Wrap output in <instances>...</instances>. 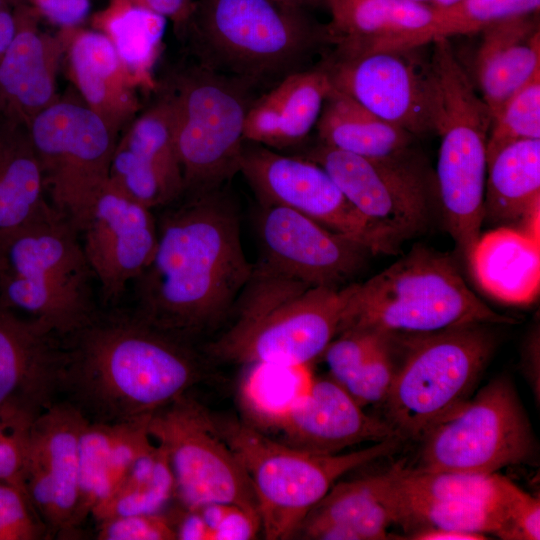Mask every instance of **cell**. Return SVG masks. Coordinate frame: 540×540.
Instances as JSON below:
<instances>
[{"label":"cell","instance_id":"obj_1","mask_svg":"<svg viewBox=\"0 0 540 540\" xmlns=\"http://www.w3.org/2000/svg\"><path fill=\"white\" fill-rule=\"evenodd\" d=\"M223 188L182 196L163 213L153 257L132 283L133 311L187 340L230 314L255 267L243 250L238 208Z\"/></svg>","mask_w":540,"mask_h":540},{"label":"cell","instance_id":"obj_2","mask_svg":"<svg viewBox=\"0 0 540 540\" xmlns=\"http://www.w3.org/2000/svg\"><path fill=\"white\" fill-rule=\"evenodd\" d=\"M62 339L60 392L94 421L150 417L202 376L200 358L187 339L134 311L97 310L87 324Z\"/></svg>","mask_w":540,"mask_h":540},{"label":"cell","instance_id":"obj_3","mask_svg":"<svg viewBox=\"0 0 540 540\" xmlns=\"http://www.w3.org/2000/svg\"><path fill=\"white\" fill-rule=\"evenodd\" d=\"M182 39L196 62L254 87L304 70L329 45L307 10L275 0H194Z\"/></svg>","mask_w":540,"mask_h":540},{"label":"cell","instance_id":"obj_4","mask_svg":"<svg viewBox=\"0 0 540 540\" xmlns=\"http://www.w3.org/2000/svg\"><path fill=\"white\" fill-rule=\"evenodd\" d=\"M346 286H313L261 263L240 294L232 325L205 346L220 362L311 364L338 333Z\"/></svg>","mask_w":540,"mask_h":540},{"label":"cell","instance_id":"obj_5","mask_svg":"<svg viewBox=\"0 0 540 540\" xmlns=\"http://www.w3.org/2000/svg\"><path fill=\"white\" fill-rule=\"evenodd\" d=\"M338 333L424 334L469 324H513L467 286L446 254L417 245L362 283L346 286Z\"/></svg>","mask_w":540,"mask_h":540},{"label":"cell","instance_id":"obj_6","mask_svg":"<svg viewBox=\"0 0 540 540\" xmlns=\"http://www.w3.org/2000/svg\"><path fill=\"white\" fill-rule=\"evenodd\" d=\"M253 486L263 536L294 537L309 511L346 473L396 453L402 438H390L345 454H317L276 441L253 425L212 414Z\"/></svg>","mask_w":540,"mask_h":540},{"label":"cell","instance_id":"obj_7","mask_svg":"<svg viewBox=\"0 0 540 540\" xmlns=\"http://www.w3.org/2000/svg\"><path fill=\"white\" fill-rule=\"evenodd\" d=\"M79 233L54 207L0 244V305L45 323L61 337L97 312L92 270Z\"/></svg>","mask_w":540,"mask_h":540},{"label":"cell","instance_id":"obj_8","mask_svg":"<svg viewBox=\"0 0 540 540\" xmlns=\"http://www.w3.org/2000/svg\"><path fill=\"white\" fill-rule=\"evenodd\" d=\"M494 326L393 334L405 353L382 405L385 421L404 440L420 441L471 397L497 345Z\"/></svg>","mask_w":540,"mask_h":540},{"label":"cell","instance_id":"obj_9","mask_svg":"<svg viewBox=\"0 0 540 540\" xmlns=\"http://www.w3.org/2000/svg\"><path fill=\"white\" fill-rule=\"evenodd\" d=\"M440 136L437 186L447 229L467 259L481 236L492 115L458 61L448 38L432 41Z\"/></svg>","mask_w":540,"mask_h":540},{"label":"cell","instance_id":"obj_10","mask_svg":"<svg viewBox=\"0 0 540 540\" xmlns=\"http://www.w3.org/2000/svg\"><path fill=\"white\" fill-rule=\"evenodd\" d=\"M158 87L173 110L183 196L224 187L239 172L254 86L195 61L176 69Z\"/></svg>","mask_w":540,"mask_h":540},{"label":"cell","instance_id":"obj_11","mask_svg":"<svg viewBox=\"0 0 540 540\" xmlns=\"http://www.w3.org/2000/svg\"><path fill=\"white\" fill-rule=\"evenodd\" d=\"M415 471L495 473L535 463L538 445L510 377L498 376L420 440Z\"/></svg>","mask_w":540,"mask_h":540},{"label":"cell","instance_id":"obj_12","mask_svg":"<svg viewBox=\"0 0 540 540\" xmlns=\"http://www.w3.org/2000/svg\"><path fill=\"white\" fill-rule=\"evenodd\" d=\"M48 200L79 231L108 181L119 136L83 101L60 97L28 126Z\"/></svg>","mask_w":540,"mask_h":540},{"label":"cell","instance_id":"obj_13","mask_svg":"<svg viewBox=\"0 0 540 540\" xmlns=\"http://www.w3.org/2000/svg\"><path fill=\"white\" fill-rule=\"evenodd\" d=\"M148 433L163 448L185 509L225 503L259 514L251 481L210 413L187 393L154 412Z\"/></svg>","mask_w":540,"mask_h":540},{"label":"cell","instance_id":"obj_14","mask_svg":"<svg viewBox=\"0 0 540 540\" xmlns=\"http://www.w3.org/2000/svg\"><path fill=\"white\" fill-rule=\"evenodd\" d=\"M304 157L331 176L394 252L426 229L430 217L428 184L411 154L369 159L319 143Z\"/></svg>","mask_w":540,"mask_h":540},{"label":"cell","instance_id":"obj_15","mask_svg":"<svg viewBox=\"0 0 540 540\" xmlns=\"http://www.w3.org/2000/svg\"><path fill=\"white\" fill-rule=\"evenodd\" d=\"M417 48L379 50L354 56L326 55L318 64L332 87L382 120L413 136L435 133L438 92L429 62Z\"/></svg>","mask_w":540,"mask_h":540},{"label":"cell","instance_id":"obj_16","mask_svg":"<svg viewBox=\"0 0 540 540\" xmlns=\"http://www.w3.org/2000/svg\"><path fill=\"white\" fill-rule=\"evenodd\" d=\"M239 172L261 203L295 210L361 244L372 254L394 253L331 176L314 161L279 154L260 144L246 146L244 143Z\"/></svg>","mask_w":540,"mask_h":540},{"label":"cell","instance_id":"obj_17","mask_svg":"<svg viewBox=\"0 0 540 540\" xmlns=\"http://www.w3.org/2000/svg\"><path fill=\"white\" fill-rule=\"evenodd\" d=\"M87 421L71 402H54L31 426L21 484L50 535L77 528L79 440Z\"/></svg>","mask_w":540,"mask_h":540},{"label":"cell","instance_id":"obj_18","mask_svg":"<svg viewBox=\"0 0 540 540\" xmlns=\"http://www.w3.org/2000/svg\"><path fill=\"white\" fill-rule=\"evenodd\" d=\"M78 233L104 302L116 303L151 261L158 224L152 209L107 181Z\"/></svg>","mask_w":540,"mask_h":540},{"label":"cell","instance_id":"obj_19","mask_svg":"<svg viewBox=\"0 0 540 540\" xmlns=\"http://www.w3.org/2000/svg\"><path fill=\"white\" fill-rule=\"evenodd\" d=\"M257 230L269 269L313 286L341 288L364 266L361 244L290 208L261 203Z\"/></svg>","mask_w":540,"mask_h":540},{"label":"cell","instance_id":"obj_20","mask_svg":"<svg viewBox=\"0 0 540 540\" xmlns=\"http://www.w3.org/2000/svg\"><path fill=\"white\" fill-rule=\"evenodd\" d=\"M63 339L42 321L0 305V412L36 418L60 392Z\"/></svg>","mask_w":540,"mask_h":540},{"label":"cell","instance_id":"obj_21","mask_svg":"<svg viewBox=\"0 0 540 540\" xmlns=\"http://www.w3.org/2000/svg\"><path fill=\"white\" fill-rule=\"evenodd\" d=\"M16 31L0 59V116L27 127L55 103L57 72L69 43V28L51 35L25 1H15Z\"/></svg>","mask_w":540,"mask_h":540},{"label":"cell","instance_id":"obj_22","mask_svg":"<svg viewBox=\"0 0 540 540\" xmlns=\"http://www.w3.org/2000/svg\"><path fill=\"white\" fill-rule=\"evenodd\" d=\"M277 430L283 442L317 454H337L363 442L402 438L385 420L366 414L331 377L315 378Z\"/></svg>","mask_w":540,"mask_h":540},{"label":"cell","instance_id":"obj_23","mask_svg":"<svg viewBox=\"0 0 540 540\" xmlns=\"http://www.w3.org/2000/svg\"><path fill=\"white\" fill-rule=\"evenodd\" d=\"M326 6L333 55L411 49L430 42L432 7L408 0H327Z\"/></svg>","mask_w":540,"mask_h":540},{"label":"cell","instance_id":"obj_24","mask_svg":"<svg viewBox=\"0 0 540 540\" xmlns=\"http://www.w3.org/2000/svg\"><path fill=\"white\" fill-rule=\"evenodd\" d=\"M66 54L83 102L120 136L139 113L140 103L110 40L95 29L71 27Z\"/></svg>","mask_w":540,"mask_h":540},{"label":"cell","instance_id":"obj_25","mask_svg":"<svg viewBox=\"0 0 540 540\" xmlns=\"http://www.w3.org/2000/svg\"><path fill=\"white\" fill-rule=\"evenodd\" d=\"M331 89L319 65L286 76L250 106L244 140L276 148L301 142L317 124Z\"/></svg>","mask_w":540,"mask_h":540},{"label":"cell","instance_id":"obj_26","mask_svg":"<svg viewBox=\"0 0 540 540\" xmlns=\"http://www.w3.org/2000/svg\"><path fill=\"white\" fill-rule=\"evenodd\" d=\"M539 12L485 27L475 70L482 99L492 119L504 103L540 71Z\"/></svg>","mask_w":540,"mask_h":540},{"label":"cell","instance_id":"obj_27","mask_svg":"<svg viewBox=\"0 0 540 540\" xmlns=\"http://www.w3.org/2000/svg\"><path fill=\"white\" fill-rule=\"evenodd\" d=\"M394 524L383 473L334 484L309 511L293 538L316 540L390 539Z\"/></svg>","mask_w":540,"mask_h":540},{"label":"cell","instance_id":"obj_28","mask_svg":"<svg viewBox=\"0 0 540 540\" xmlns=\"http://www.w3.org/2000/svg\"><path fill=\"white\" fill-rule=\"evenodd\" d=\"M480 288L511 305L534 302L540 288L539 239L509 226L481 234L466 259Z\"/></svg>","mask_w":540,"mask_h":540},{"label":"cell","instance_id":"obj_29","mask_svg":"<svg viewBox=\"0 0 540 540\" xmlns=\"http://www.w3.org/2000/svg\"><path fill=\"white\" fill-rule=\"evenodd\" d=\"M486 174L484 220L520 223V230L539 239L540 139L506 145L487 162Z\"/></svg>","mask_w":540,"mask_h":540},{"label":"cell","instance_id":"obj_30","mask_svg":"<svg viewBox=\"0 0 540 540\" xmlns=\"http://www.w3.org/2000/svg\"><path fill=\"white\" fill-rule=\"evenodd\" d=\"M52 207L28 127L0 116V244Z\"/></svg>","mask_w":540,"mask_h":540},{"label":"cell","instance_id":"obj_31","mask_svg":"<svg viewBox=\"0 0 540 540\" xmlns=\"http://www.w3.org/2000/svg\"><path fill=\"white\" fill-rule=\"evenodd\" d=\"M316 125L320 143L369 159L409 155L416 138L333 87Z\"/></svg>","mask_w":540,"mask_h":540},{"label":"cell","instance_id":"obj_32","mask_svg":"<svg viewBox=\"0 0 540 540\" xmlns=\"http://www.w3.org/2000/svg\"><path fill=\"white\" fill-rule=\"evenodd\" d=\"M383 478L385 498L394 524L402 526L407 534L443 528L503 536L509 508L410 493L395 483L390 470L383 473Z\"/></svg>","mask_w":540,"mask_h":540},{"label":"cell","instance_id":"obj_33","mask_svg":"<svg viewBox=\"0 0 540 540\" xmlns=\"http://www.w3.org/2000/svg\"><path fill=\"white\" fill-rule=\"evenodd\" d=\"M167 19L130 0H110L93 17V27L113 45L137 87L155 89L153 67L158 58Z\"/></svg>","mask_w":540,"mask_h":540},{"label":"cell","instance_id":"obj_34","mask_svg":"<svg viewBox=\"0 0 540 540\" xmlns=\"http://www.w3.org/2000/svg\"><path fill=\"white\" fill-rule=\"evenodd\" d=\"M247 367L239 399L251 425L275 429L307 395L315 379L311 364L257 362Z\"/></svg>","mask_w":540,"mask_h":540},{"label":"cell","instance_id":"obj_35","mask_svg":"<svg viewBox=\"0 0 540 540\" xmlns=\"http://www.w3.org/2000/svg\"><path fill=\"white\" fill-rule=\"evenodd\" d=\"M173 495L175 483L168 458L163 448L153 442L91 515L100 522L117 516L161 513Z\"/></svg>","mask_w":540,"mask_h":540},{"label":"cell","instance_id":"obj_36","mask_svg":"<svg viewBox=\"0 0 540 540\" xmlns=\"http://www.w3.org/2000/svg\"><path fill=\"white\" fill-rule=\"evenodd\" d=\"M395 483L417 495L509 508L519 487L500 474L415 471L396 465Z\"/></svg>","mask_w":540,"mask_h":540},{"label":"cell","instance_id":"obj_37","mask_svg":"<svg viewBox=\"0 0 540 540\" xmlns=\"http://www.w3.org/2000/svg\"><path fill=\"white\" fill-rule=\"evenodd\" d=\"M118 140L154 168L181 198L184 193L178 158L174 115L167 95L159 90L156 100L138 113Z\"/></svg>","mask_w":540,"mask_h":540},{"label":"cell","instance_id":"obj_38","mask_svg":"<svg viewBox=\"0 0 540 540\" xmlns=\"http://www.w3.org/2000/svg\"><path fill=\"white\" fill-rule=\"evenodd\" d=\"M125 422L88 421L79 440V501L77 527L107 494V475L113 448Z\"/></svg>","mask_w":540,"mask_h":540},{"label":"cell","instance_id":"obj_39","mask_svg":"<svg viewBox=\"0 0 540 540\" xmlns=\"http://www.w3.org/2000/svg\"><path fill=\"white\" fill-rule=\"evenodd\" d=\"M540 0H460L432 7L430 42L453 35L471 34L511 17L539 12Z\"/></svg>","mask_w":540,"mask_h":540},{"label":"cell","instance_id":"obj_40","mask_svg":"<svg viewBox=\"0 0 540 540\" xmlns=\"http://www.w3.org/2000/svg\"><path fill=\"white\" fill-rule=\"evenodd\" d=\"M524 139H540V71L518 89L492 119L487 162L506 145Z\"/></svg>","mask_w":540,"mask_h":540},{"label":"cell","instance_id":"obj_41","mask_svg":"<svg viewBox=\"0 0 540 540\" xmlns=\"http://www.w3.org/2000/svg\"><path fill=\"white\" fill-rule=\"evenodd\" d=\"M395 370L392 335L384 333L358 373L344 388L363 408L371 404H383Z\"/></svg>","mask_w":540,"mask_h":540},{"label":"cell","instance_id":"obj_42","mask_svg":"<svg viewBox=\"0 0 540 540\" xmlns=\"http://www.w3.org/2000/svg\"><path fill=\"white\" fill-rule=\"evenodd\" d=\"M49 535L23 486L0 479V540H38Z\"/></svg>","mask_w":540,"mask_h":540},{"label":"cell","instance_id":"obj_43","mask_svg":"<svg viewBox=\"0 0 540 540\" xmlns=\"http://www.w3.org/2000/svg\"><path fill=\"white\" fill-rule=\"evenodd\" d=\"M383 334L346 330L336 335L322 354L330 377L345 387L358 373Z\"/></svg>","mask_w":540,"mask_h":540},{"label":"cell","instance_id":"obj_44","mask_svg":"<svg viewBox=\"0 0 540 540\" xmlns=\"http://www.w3.org/2000/svg\"><path fill=\"white\" fill-rule=\"evenodd\" d=\"M35 419L17 413L0 412V479L21 484L30 430Z\"/></svg>","mask_w":540,"mask_h":540},{"label":"cell","instance_id":"obj_45","mask_svg":"<svg viewBox=\"0 0 540 540\" xmlns=\"http://www.w3.org/2000/svg\"><path fill=\"white\" fill-rule=\"evenodd\" d=\"M99 540H175L173 522L161 513L117 516L98 522Z\"/></svg>","mask_w":540,"mask_h":540},{"label":"cell","instance_id":"obj_46","mask_svg":"<svg viewBox=\"0 0 540 540\" xmlns=\"http://www.w3.org/2000/svg\"><path fill=\"white\" fill-rule=\"evenodd\" d=\"M540 501L519 488L508 510L505 540H539Z\"/></svg>","mask_w":540,"mask_h":540},{"label":"cell","instance_id":"obj_47","mask_svg":"<svg viewBox=\"0 0 540 540\" xmlns=\"http://www.w3.org/2000/svg\"><path fill=\"white\" fill-rule=\"evenodd\" d=\"M41 18L60 28L79 26L89 15L92 0H23Z\"/></svg>","mask_w":540,"mask_h":540},{"label":"cell","instance_id":"obj_48","mask_svg":"<svg viewBox=\"0 0 540 540\" xmlns=\"http://www.w3.org/2000/svg\"><path fill=\"white\" fill-rule=\"evenodd\" d=\"M261 530L260 516L237 505L229 504L212 532V540H249Z\"/></svg>","mask_w":540,"mask_h":540},{"label":"cell","instance_id":"obj_49","mask_svg":"<svg viewBox=\"0 0 540 540\" xmlns=\"http://www.w3.org/2000/svg\"><path fill=\"white\" fill-rule=\"evenodd\" d=\"M132 3L172 21L178 37L182 38L191 16L194 0H130Z\"/></svg>","mask_w":540,"mask_h":540},{"label":"cell","instance_id":"obj_50","mask_svg":"<svg viewBox=\"0 0 540 540\" xmlns=\"http://www.w3.org/2000/svg\"><path fill=\"white\" fill-rule=\"evenodd\" d=\"M173 525L176 539L211 540L210 530L196 509H186Z\"/></svg>","mask_w":540,"mask_h":540},{"label":"cell","instance_id":"obj_51","mask_svg":"<svg viewBox=\"0 0 540 540\" xmlns=\"http://www.w3.org/2000/svg\"><path fill=\"white\" fill-rule=\"evenodd\" d=\"M406 539L413 540H484L486 534L465 532L443 528H427L406 535Z\"/></svg>","mask_w":540,"mask_h":540},{"label":"cell","instance_id":"obj_52","mask_svg":"<svg viewBox=\"0 0 540 540\" xmlns=\"http://www.w3.org/2000/svg\"><path fill=\"white\" fill-rule=\"evenodd\" d=\"M16 0H0V59L16 31Z\"/></svg>","mask_w":540,"mask_h":540},{"label":"cell","instance_id":"obj_53","mask_svg":"<svg viewBox=\"0 0 540 540\" xmlns=\"http://www.w3.org/2000/svg\"><path fill=\"white\" fill-rule=\"evenodd\" d=\"M282 4L308 10L310 8H317L326 6L327 0H275Z\"/></svg>","mask_w":540,"mask_h":540},{"label":"cell","instance_id":"obj_54","mask_svg":"<svg viewBox=\"0 0 540 540\" xmlns=\"http://www.w3.org/2000/svg\"><path fill=\"white\" fill-rule=\"evenodd\" d=\"M408 1L421 4V5H426L429 7H446L454 3H457L460 0H408Z\"/></svg>","mask_w":540,"mask_h":540}]
</instances>
